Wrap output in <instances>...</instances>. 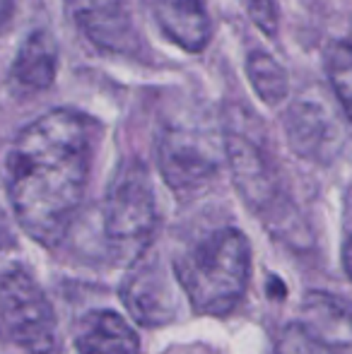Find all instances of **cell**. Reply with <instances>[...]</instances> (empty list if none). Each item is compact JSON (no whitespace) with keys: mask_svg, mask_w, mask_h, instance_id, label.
Returning <instances> with one entry per match:
<instances>
[{"mask_svg":"<svg viewBox=\"0 0 352 354\" xmlns=\"http://www.w3.org/2000/svg\"><path fill=\"white\" fill-rule=\"evenodd\" d=\"M157 27L188 53H201L210 41V19L203 0H145Z\"/></svg>","mask_w":352,"mask_h":354,"instance_id":"obj_11","label":"cell"},{"mask_svg":"<svg viewBox=\"0 0 352 354\" xmlns=\"http://www.w3.org/2000/svg\"><path fill=\"white\" fill-rule=\"evenodd\" d=\"M160 171L176 191H193L210 181L215 174V159L203 142L186 131H169L160 140Z\"/></svg>","mask_w":352,"mask_h":354,"instance_id":"obj_7","label":"cell"},{"mask_svg":"<svg viewBox=\"0 0 352 354\" xmlns=\"http://www.w3.org/2000/svg\"><path fill=\"white\" fill-rule=\"evenodd\" d=\"M3 326L10 340L27 354H53L58 347L56 316L44 289L24 268L3 272Z\"/></svg>","mask_w":352,"mask_h":354,"instance_id":"obj_4","label":"cell"},{"mask_svg":"<svg viewBox=\"0 0 352 354\" xmlns=\"http://www.w3.org/2000/svg\"><path fill=\"white\" fill-rule=\"evenodd\" d=\"M75 347L77 354H138L140 342L116 311H92L80 323Z\"/></svg>","mask_w":352,"mask_h":354,"instance_id":"obj_13","label":"cell"},{"mask_svg":"<svg viewBox=\"0 0 352 354\" xmlns=\"http://www.w3.org/2000/svg\"><path fill=\"white\" fill-rule=\"evenodd\" d=\"M97 123L53 109L17 133L8 152V201L27 236L53 246L66 236L85 198Z\"/></svg>","mask_w":352,"mask_h":354,"instance_id":"obj_1","label":"cell"},{"mask_svg":"<svg viewBox=\"0 0 352 354\" xmlns=\"http://www.w3.org/2000/svg\"><path fill=\"white\" fill-rule=\"evenodd\" d=\"M246 73H249V82L254 92L259 94L261 102L266 104H280L287 97V75L280 68L275 58H270L263 51H254L246 61Z\"/></svg>","mask_w":352,"mask_h":354,"instance_id":"obj_14","label":"cell"},{"mask_svg":"<svg viewBox=\"0 0 352 354\" xmlns=\"http://www.w3.org/2000/svg\"><path fill=\"white\" fill-rule=\"evenodd\" d=\"M174 275L198 313L225 316L237 308L249 287V241L239 229H217L178 258Z\"/></svg>","mask_w":352,"mask_h":354,"instance_id":"obj_2","label":"cell"},{"mask_svg":"<svg viewBox=\"0 0 352 354\" xmlns=\"http://www.w3.org/2000/svg\"><path fill=\"white\" fill-rule=\"evenodd\" d=\"M58 73V46L48 32H32L19 44L10 66V89L17 97H32L48 89Z\"/></svg>","mask_w":352,"mask_h":354,"instance_id":"obj_10","label":"cell"},{"mask_svg":"<svg viewBox=\"0 0 352 354\" xmlns=\"http://www.w3.org/2000/svg\"><path fill=\"white\" fill-rule=\"evenodd\" d=\"M299 326L324 354H352V311L340 299L311 292L302 301Z\"/></svg>","mask_w":352,"mask_h":354,"instance_id":"obj_9","label":"cell"},{"mask_svg":"<svg viewBox=\"0 0 352 354\" xmlns=\"http://www.w3.org/2000/svg\"><path fill=\"white\" fill-rule=\"evenodd\" d=\"M285 126L292 147L302 157L326 162L338 152V128L321 104L306 99L297 102L287 113Z\"/></svg>","mask_w":352,"mask_h":354,"instance_id":"obj_12","label":"cell"},{"mask_svg":"<svg viewBox=\"0 0 352 354\" xmlns=\"http://www.w3.org/2000/svg\"><path fill=\"white\" fill-rule=\"evenodd\" d=\"M343 266H345V272H348V277L352 280V239L348 243H345V251H343Z\"/></svg>","mask_w":352,"mask_h":354,"instance_id":"obj_17","label":"cell"},{"mask_svg":"<svg viewBox=\"0 0 352 354\" xmlns=\"http://www.w3.org/2000/svg\"><path fill=\"white\" fill-rule=\"evenodd\" d=\"M121 299L142 326H162L174 316V297L157 258L138 261V266L123 280Z\"/></svg>","mask_w":352,"mask_h":354,"instance_id":"obj_6","label":"cell"},{"mask_svg":"<svg viewBox=\"0 0 352 354\" xmlns=\"http://www.w3.org/2000/svg\"><path fill=\"white\" fill-rule=\"evenodd\" d=\"M102 217L111 256L121 263L140 261L157 232L155 191L140 162H128L118 169L106 191Z\"/></svg>","mask_w":352,"mask_h":354,"instance_id":"obj_3","label":"cell"},{"mask_svg":"<svg viewBox=\"0 0 352 354\" xmlns=\"http://www.w3.org/2000/svg\"><path fill=\"white\" fill-rule=\"evenodd\" d=\"M227 154H230L237 188L249 203V207L259 212L272 210L277 201V181L263 152L244 136H230L227 138Z\"/></svg>","mask_w":352,"mask_h":354,"instance_id":"obj_8","label":"cell"},{"mask_svg":"<svg viewBox=\"0 0 352 354\" xmlns=\"http://www.w3.org/2000/svg\"><path fill=\"white\" fill-rule=\"evenodd\" d=\"M251 19L259 29H263L268 37L277 32V5L275 0H244Z\"/></svg>","mask_w":352,"mask_h":354,"instance_id":"obj_16","label":"cell"},{"mask_svg":"<svg viewBox=\"0 0 352 354\" xmlns=\"http://www.w3.org/2000/svg\"><path fill=\"white\" fill-rule=\"evenodd\" d=\"M10 3H12V0H3V17L5 19L10 17Z\"/></svg>","mask_w":352,"mask_h":354,"instance_id":"obj_18","label":"cell"},{"mask_svg":"<svg viewBox=\"0 0 352 354\" xmlns=\"http://www.w3.org/2000/svg\"><path fill=\"white\" fill-rule=\"evenodd\" d=\"M73 19L94 46L109 53H133L138 32L128 0H66Z\"/></svg>","mask_w":352,"mask_h":354,"instance_id":"obj_5","label":"cell"},{"mask_svg":"<svg viewBox=\"0 0 352 354\" xmlns=\"http://www.w3.org/2000/svg\"><path fill=\"white\" fill-rule=\"evenodd\" d=\"M326 71H328V82L333 87L335 97L343 104L345 113L352 121V44L335 41L328 48Z\"/></svg>","mask_w":352,"mask_h":354,"instance_id":"obj_15","label":"cell"}]
</instances>
